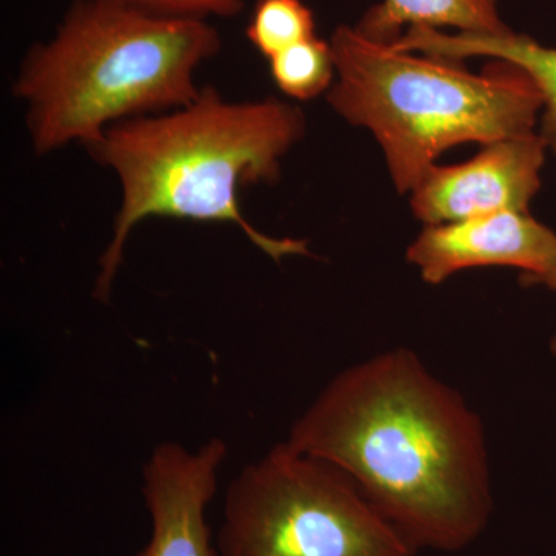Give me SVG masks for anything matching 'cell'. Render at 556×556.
I'll return each instance as SVG.
<instances>
[{
	"label": "cell",
	"mask_w": 556,
	"mask_h": 556,
	"mask_svg": "<svg viewBox=\"0 0 556 556\" xmlns=\"http://www.w3.org/2000/svg\"><path fill=\"white\" fill-rule=\"evenodd\" d=\"M247 36L270 60L289 47L316 38V20L302 0H258Z\"/></svg>",
	"instance_id": "7c38bea8"
},
{
	"label": "cell",
	"mask_w": 556,
	"mask_h": 556,
	"mask_svg": "<svg viewBox=\"0 0 556 556\" xmlns=\"http://www.w3.org/2000/svg\"><path fill=\"white\" fill-rule=\"evenodd\" d=\"M228 445L208 439L197 450L163 442L142 467L150 517L148 544L137 556H219L207 521Z\"/></svg>",
	"instance_id": "52a82bcc"
},
{
	"label": "cell",
	"mask_w": 556,
	"mask_h": 556,
	"mask_svg": "<svg viewBox=\"0 0 556 556\" xmlns=\"http://www.w3.org/2000/svg\"><path fill=\"white\" fill-rule=\"evenodd\" d=\"M219 49L207 20L78 0L56 35L33 47L14 83L33 149L87 148L113 124L189 104L201 91L197 70Z\"/></svg>",
	"instance_id": "3957f363"
},
{
	"label": "cell",
	"mask_w": 556,
	"mask_h": 556,
	"mask_svg": "<svg viewBox=\"0 0 556 556\" xmlns=\"http://www.w3.org/2000/svg\"><path fill=\"white\" fill-rule=\"evenodd\" d=\"M404 27H455L475 35L508 31L497 0H383L365 13L356 28L368 38L393 43L404 35Z\"/></svg>",
	"instance_id": "30bf717a"
},
{
	"label": "cell",
	"mask_w": 556,
	"mask_h": 556,
	"mask_svg": "<svg viewBox=\"0 0 556 556\" xmlns=\"http://www.w3.org/2000/svg\"><path fill=\"white\" fill-rule=\"evenodd\" d=\"M393 47L402 51L456 61L473 56L492 58L525 70L543 93L546 112L541 137L546 141L547 148L556 153V49H548L529 36L517 35L510 30L501 35H447L430 27L408 28L393 42Z\"/></svg>",
	"instance_id": "9c48e42d"
},
{
	"label": "cell",
	"mask_w": 556,
	"mask_h": 556,
	"mask_svg": "<svg viewBox=\"0 0 556 556\" xmlns=\"http://www.w3.org/2000/svg\"><path fill=\"white\" fill-rule=\"evenodd\" d=\"M546 149L544 138L532 131L484 144L467 163L437 164L412 190L413 214L434 226L497 212H529L541 188Z\"/></svg>",
	"instance_id": "8992f818"
},
{
	"label": "cell",
	"mask_w": 556,
	"mask_h": 556,
	"mask_svg": "<svg viewBox=\"0 0 556 556\" xmlns=\"http://www.w3.org/2000/svg\"><path fill=\"white\" fill-rule=\"evenodd\" d=\"M331 47L338 80L328 102L375 135L402 193L445 150L532 134L544 108L535 80L510 62H492L475 75L459 61L397 50L348 25L334 31Z\"/></svg>",
	"instance_id": "277c9868"
},
{
	"label": "cell",
	"mask_w": 556,
	"mask_h": 556,
	"mask_svg": "<svg viewBox=\"0 0 556 556\" xmlns=\"http://www.w3.org/2000/svg\"><path fill=\"white\" fill-rule=\"evenodd\" d=\"M126 3L150 13L164 16L197 17H233L243 11L244 0H113Z\"/></svg>",
	"instance_id": "4fadbf2b"
},
{
	"label": "cell",
	"mask_w": 556,
	"mask_h": 556,
	"mask_svg": "<svg viewBox=\"0 0 556 556\" xmlns=\"http://www.w3.org/2000/svg\"><path fill=\"white\" fill-rule=\"evenodd\" d=\"M544 285L556 291V276L548 278L547 281H544ZM552 350H554V353H556V338L554 339V342H552Z\"/></svg>",
	"instance_id": "5bb4252c"
},
{
	"label": "cell",
	"mask_w": 556,
	"mask_h": 556,
	"mask_svg": "<svg viewBox=\"0 0 556 556\" xmlns=\"http://www.w3.org/2000/svg\"><path fill=\"white\" fill-rule=\"evenodd\" d=\"M269 61L274 83L294 100H313L331 89L338 75L331 42H325L317 36L289 47Z\"/></svg>",
	"instance_id": "8fae6325"
},
{
	"label": "cell",
	"mask_w": 556,
	"mask_h": 556,
	"mask_svg": "<svg viewBox=\"0 0 556 556\" xmlns=\"http://www.w3.org/2000/svg\"><path fill=\"white\" fill-rule=\"evenodd\" d=\"M219 556H416L338 467L288 441L241 468L223 501Z\"/></svg>",
	"instance_id": "5b68a950"
},
{
	"label": "cell",
	"mask_w": 556,
	"mask_h": 556,
	"mask_svg": "<svg viewBox=\"0 0 556 556\" xmlns=\"http://www.w3.org/2000/svg\"><path fill=\"white\" fill-rule=\"evenodd\" d=\"M303 134L305 118L298 108L273 98L226 101L212 87L182 108L110 126L87 146L91 159L115 172L123 189L93 298L108 302L127 240L150 217L233 225L276 262L309 255L306 241L255 229L239 201L247 186L276 181L281 160Z\"/></svg>",
	"instance_id": "7a4b0ae2"
},
{
	"label": "cell",
	"mask_w": 556,
	"mask_h": 556,
	"mask_svg": "<svg viewBox=\"0 0 556 556\" xmlns=\"http://www.w3.org/2000/svg\"><path fill=\"white\" fill-rule=\"evenodd\" d=\"M287 441L353 479L417 551H464L492 519L481 417L408 348L340 371Z\"/></svg>",
	"instance_id": "6da1fadb"
},
{
	"label": "cell",
	"mask_w": 556,
	"mask_h": 556,
	"mask_svg": "<svg viewBox=\"0 0 556 556\" xmlns=\"http://www.w3.org/2000/svg\"><path fill=\"white\" fill-rule=\"evenodd\" d=\"M407 260L430 285L486 266L521 269L527 283L543 285L556 276V233L529 212H497L427 226L408 248Z\"/></svg>",
	"instance_id": "ba28073f"
}]
</instances>
